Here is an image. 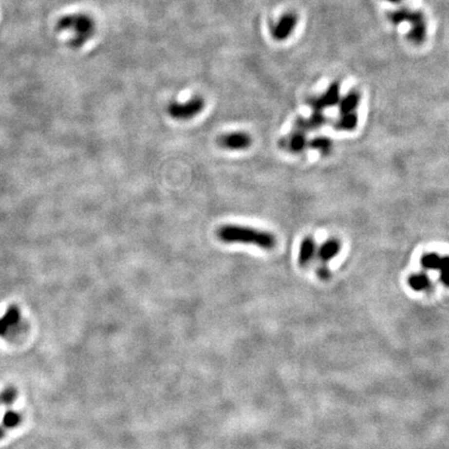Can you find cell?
Wrapping results in <instances>:
<instances>
[{
  "instance_id": "obj_1",
  "label": "cell",
  "mask_w": 449,
  "mask_h": 449,
  "mask_svg": "<svg viewBox=\"0 0 449 449\" xmlns=\"http://www.w3.org/2000/svg\"><path fill=\"white\" fill-rule=\"evenodd\" d=\"M218 237L226 243H243L272 250L277 244V238L267 231L251 227L226 224L218 230Z\"/></svg>"
},
{
  "instance_id": "obj_2",
  "label": "cell",
  "mask_w": 449,
  "mask_h": 449,
  "mask_svg": "<svg viewBox=\"0 0 449 449\" xmlns=\"http://www.w3.org/2000/svg\"><path fill=\"white\" fill-rule=\"evenodd\" d=\"M56 29L59 32H72L73 37L69 41V45L72 48H80L94 36L96 23L88 14H68L57 21Z\"/></svg>"
},
{
  "instance_id": "obj_3",
  "label": "cell",
  "mask_w": 449,
  "mask_h": 449,
  "mask_svg": "<svg viewBox=\"0 0 449 449\" xmlns=\"http://www.w3.org/2000/svg\"><path fill=\"white\" fill-rule=\"evenodd\" d=\"M204 106V99L201 96H195L185 103L172 102L168 106V112L172 118L184 121L192 119L203 111Z\"/></svg>"
},
{
  "instance_id": "obj_4",
  "label": "cell",
  "mask_w": 449,
  "mask_h": 449,
  "mask_svg": "<svg viewBox=\"0 0 449 449\" xmlns=\"http://www.w3.org/2000/svg\"><path fill=\"white\" fill-rule=\"evenodd\" d=\"M392 20L394 22L409 21L412 23V30L410 33V38L414 43H421L425 37V23L423 17L418 13H411L407 11H399L392 15Z\"/></svg>"
},
{
  "instance_id": "obj_5",
  "label": "cell",
  "mask_w": 449,
  "mask_h": 449,
  "mask_svg": "<svg viewBox=\"0 0 449 449\" xmlns=\"http://www.w3.org/2000/svg\"><path fill=\"white\" fill-rule=\"evenodd\" d=\"M219 145L228 150H244L252 145V137L245 132L236 131L222 135L219 138Z\"/></svg>"
},
{
  "instance_id": "obj_6",
  "label": "cell",
  "mask_w": 449,
  "mask_h": 449,
  "mask_svg": "<svg viewBox=\"0 0 449 449\" xmlns=\"http://www.w3.org/2000/svg\"><path fill=\"white\" fill-rule=\"evenodd\" d=\"M340 101V87L337 82L332 83L323 94L310 101L315 112H322L328 107L334 106Z\"/></svg>"
},
{
  "instance_id": "obj_7",
  "label": "cell",
  "mask_w": 449,
  "mask_h": 449,
  "mask_svg": "<svg viewBox=\"0 0 449 449\" xmlns=\"http://www.w3.org/2000/svg\"><path fill=\"white\" fill-rule=\"evenodd\" d=\"M297 18L293 15H285V16L278 22V24L273 30L274 37L277 40H283L287 37L292 30L296 27Z\"/></svg>"
},
{
  "instance_id": "obj_8",
  "label": "cell",
  "mask_w": 449,
  "mask_h": 449,
  "mask_svg": "<svg viewBox=\"0 0 449 449\" xmlns=\"http://www.w3.org/2000/svg\"><path fill=\"white\" fill-rule=\"evenodd\" d=\"M316 252V243L315 241L310 237H305L299 246V263L301 266H306L310 263L314 257Z\"/></svg>"
},
{
  "instance_id": "obj_9",
  "label": "cell",
  "mask_w": 449,
  "mask_h": 449,
  "mask_svg": "<svg viewBox=\"0 0 449 449\" xmlns=\"http://www.w3.org/2000/svg\"><path fill=\"white\" fill-rule=\"evenodd\" d=\"M341 249V244H340L338 239L331 238L324 242L318 250V257L322 262H329L332 259H334L340 252Z\"/></svg>"
},
{
  "instance_id": "obj_10",
  "label": "cell",
  "mask_w": 449,
  "mask_h": 449,
  "mask_svg": "<svg viewBox=\"0 0 449 449\" xmlns=\"http://www.w3.org/2000/svg\"><path fill=\"white\" fill-rule=\"evenodd\" d=\"M360 103V94L358 92H351L340 99L339 101V112L341 114L350 113L355 111Z\"/></svg>"
},
{
  "instance_id": "obj_11",
  "label": "cell",
  "mask_w": 449,
  "mask_h": 449,
  "mask_svg": "<svg viewBox=\"0 0 449 449\" xmlns=\"http://www.w3.org/2000/svg\"><path fill=\"white\" fill-rule=\"evenodd\" d=\"M327 122L326 115L322 114V112H315L310 118L308 119H299L298 122V126L299 129H314L323 126Z\"/></svg>"
},
{
  "instance_id": "obj_12",
  "label": "cell",
  "mask_w": 449,
  "mask_h": 449,
  "mask_svg": "<svg viewBox=\"0 0 449 449\" xmlns=\"http://www.w3.org/2000/svg\"><path fill=\"white\" fill-rule=\"evenodd\" d=\"M358 123H359L358 115L355 112H353L350 113L341 114V117H340L339 120L335 123V127L338 130L352 131L357 127Z\"/></svg>"
},
{
  "instance_id": "obj_13",
  "label": "cell",
  "mask_w": 449,
  "mask_h": 449,
  "mask_svg": "<svg viewBox=\"0 0 449 449\" xmlns=\"http://www.w3.org/2000/svg\"><path fill=\"white\" fill-rule=\"evenodd\" d=\"M409 285L415 291H423L430 287V282L427 275L420 273L414 274L409 278Z\"/></svg>"
},
{
  "instance_id": "obj_14",
  "label": "cell",
  "mask_w": 449,
  "mask_h": 449,
  "mask_svg": "<svg viewBox=\"0 0 449 449\" xmlns=\"http://www.w3.org/2000/svg\"><path fill=\"white\" fill-rule=\"evenodd\" d=\"M306 145H307V138L304 132H301V131H299V132L292 134L288 141V148L293 153L301 152L305 149Z\"/></svg>"
},
{
  "instance_id": "obj_15",
  "label": "cell",
  "mask_w": 449,
  "mask_h": 449,
  "mask_svg": "<svg viewBox=\"0 0 449 449\" xmlns=\"http://www.w3.org/2000/svg\"><path fill=\"white\" fill-rule=\"evenodd\" d=\"M441 260H442V258H441L438 254L429 253L423 255L420 262L421 265L427 269H439Z\"/></svg>"
},
{
  "instance_id": "obj_16",
  "label": "cell",
  "mask_w": 449,
  "mask_h": 449,
  "mask_svg": "<svg viewBox=\"0 0 449 449\" xmlns=\"http://www.w3.org/2000/svg\"><path fill=\"white\" fill-rule=\"evenodd\" d=\"M310 147L315 150H318L322 153H328L333 147V143L330 138L319 136L316 137L310 142Z\"/></svg>"
},
{
  "instance_id": "obj_17",
  "label": "cell",
  "mask_w": 449,
  "mask_h": 449,
  "mask_svg": "<svg viewBox=\"0 0 449 449\" xmlns=\"http://www.w3.org/2000/svg\"><path fill=\"white\" fill-rule=\"evenodd\" d=\"M440 272H441V280H442L443 284L447 285L448 280H447V276H448V258L444 257L441 260V264H440Z\"/></svg>"
},
{
  "instance_id": "obj_18",
  "label": "cell",
  "mask_w": 449,
  "mask_h": 449,
  "mask_svg": "<svg viewBox=\"0 0 449 449\" xmlns=\"http://www.w3.org/2000/svg\"><path fill=\"white\" fill-rule=\"evenodd\" d=\"M19 421V417L17 414H9L6 416V419H5V423L7 425H10V427H13V425H16Z\"/></svg>"
},
{
  "instance_id": "obj_19",
  "label": "cell",
  "mask_w": 449,
  "mask_h": 449,
  "mask_svg": "<svg viewBox=\"0 0 449 449\" xmlns=\"http://www.w3.org/2000/svg\"><path fill=\"white\" fill-rule=\"evenodd\" d=\"M317 274H318L319 278L322 279V280H328V279L330 278V272H329V269L327 268V266H321L318 269V272H317Z\"/></svg>"
},
{
  "instance_id": "obj_20",
  "label": "cell",
  "mask_w": 449,
  "mask_h": 449,
  "mask_svg": "<svg viewBox=\"0 0 449 449\" xmlns=\"http://www.w3.org/2000/svg\"><path fill=\"white\" fill-rule=\"evenodd\" d=\"M388 1H392V2H396V1H398V0H388Z\"/></svg>"
}]
</instances>
